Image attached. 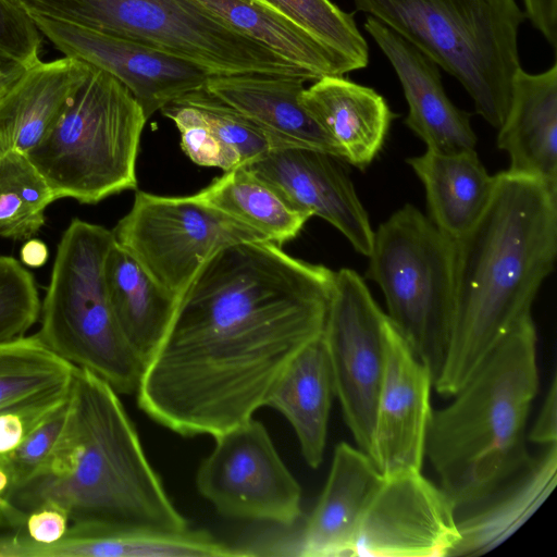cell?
Masks as SVG:
<instances>
[{
  "label": "cell",
  "instance_id": "cell-17",
  "mask_svg": "<svg viewBox=\"0 0 557 557\" xmlns=\"http://www.w3.org/2000/svg\"><path fill=\"white\" fill-rule=\"evenodd\" d=\"M364 29L392 64L408 104L405 124L428 150L450 153L474 149L470 115L457 108L442 84L438 66L388 27L368 16Z\"/></svg>",
  "mask_w": 557,
  "mask_h": 557
},
{
  "label": "cell",
  "instance_id": "cell-24",
  "mask_svg": "<svg viewBox=\"0 0 557 557\" xmlns=\"http://www.w3.org/2000/svg\"><path fill=\"white\" fill-rule=\"evenodd\" d=\"M76 367L36 334L0 344V454L20 419H46L67 400Z\"/></svg>",
  "mask_w": 557,
  "mask_h": 557
},
{
  "label": "cell",
  "instance_id": "cell-5",
  "mask_svg": "<svg viewBox=\"0 0 557 557\" xmlns=\"http://www.w3.org/2000/svg\"><path fill=\"white\" fill-rule=\"evenodd\" d=\"M455 77L488 124L507 114L521 67L518 35L525 14L516 0H352Z\"/></svg>",
  "mask_w": 557,
  "mask_h": 557
},
{
  "label": "cell",
  "instance_id": "cell-39",
  "mask_svg": "<svg viewBox=\"0 0 557 557\" xmlns=\"http://www.w3.org/2000/svg\"><path fill=\"white\" fill-rule=\"evenodd\" d=\"M527 440L543 446L557 444V382L555 375Z\"/></svg>",
  "mask_w": 557,
  "mask_h": 557
},
{
  "label": "cell",
  "instance_id": "cell-33",
  "mask_svg": "<svg viewBox=\"0 0 557 557\" xmlns=\"http://www.w3.org/2000/svg\"><path fill=\"white\" fill-rule=\"evenodd\" d=\"M178 98L200 112L223 150L230 170L246 165L273 149L269 138L250 120L205 87Z\"/></svg>",
  "mask_w": 557,
  "mask_h": 557
},
{
  "label": "cell",
  "instance_id": "cell-1",
  "mask_svg": "<svg viewBox=\"0 0 557 557\" xmlns=\"http://www.w3.org/2000/svg\"><path fill=\"white\" fill-rule=\"evenodd\" d=\"M334 278L271 240L219 250L146 362L139 408L182 436L213 437L252 418L292 360L322 336Z\"/></svg>",
  "mask_w": 557,
  "mask_h": 557
},
{
  "label": "cell",
  "instance_id": "cell-15",
  "mask_svg": "<svg viewBox=\"0 0 557 557\" xmlns=\"http://www.w3.org/2000/svg\"><path fill=\"white\" fill-rule=\"evenodd\" d=\"M431 371L392 324L386 329L385 367L369 457L382 476L421 471L431 419Z\"/></svg>",
  "mask_w": 557,
  "mask_h": 557
},
{
  "label": "cell",
  "instance_id": "cell-7",
  "mask_svg": "<svg viewBox=\"0 0 557 557\" xmlns=\"http://www.w3.org/2000/svg\"><path fill=\"white\" fill-rule=\"evenodd\" d=\"M146 121L131 91L91 66L60 119L27 157L57 199L96 205L137 187L136 159Z\"/></svg>",
  "mask_w": 557,
  "mask_h": 557
},
{
  "label": "cell",
  "instance_id": "cell-18",
  "mask_svg": "<svg viewBox=\"0 0 557 557\" xmlns=\"http://www.w3.org/2000/svg\"><path fill=\"white\" fill-rule=\"evenodd\" d=\"M381 480L369 455L345 442L337 444L324 488L287 545L288 554L354 556L360 521Z\"/></svg>",
  "mask_w": 557,
  "mask_h": 557
},
{
  "label": "cell",
  "instance_id": "cell-12",
  "mask_svg": "<svg viewBox=\"0 0 557 557\" xmlns=\"http://www.w3.org/2000/svg\"><path fill=\"white\" fill-rule=\"evenodd\" d=\"M388 322L357 272H335L322 339L345 422L367 455L385 367Z\"/></svg>",
  "mask_w": 557,
  "mask_h": 557
},
{
  "label": "cell",
  "instance_id": "cell-14",
  "mask_svg": "<svg viewBox=\"0 0 557 557\" xmlns=\"http://www.w3.org/2000/svg\"><path fill=\"white\" fill-rule=\"evenodd\" d=\"M37 27L65 57L101 70L122 83L148 120L178 97L203 88L208 69L144 44L32 15Z\"/></svg>",
  "mask_w": 557,
  "mask_h": 557
},
{
  "label": "cell",
  "instance_id": "cell-28",
  "mask_svg": "<svg viewBox=\"0 0 557 557\" xmlns=\"http://www.w3.org/2000/svg\"><path fill=\"white\" fill-rule=\"evenodd\" d=\"M104 276L117 323L146 364L163 338L180 298L158 285L115 240L107 256Z\"/></svg>",
  "mask_w": 557,
  "mask_h": 557
},
{
  "label": "cell",
  "instance_id": "cell-30",
  "mask_svg": "<svg viewBox=\"0 0 557 557\" xmlns=\"http://www.w3.org/2000/svg\"><path fill=\"white\" fill-rule=\"evenodd\" d=\"M195 196L281 246L310 218L245 165L225 172Z\"/></svg>",
  "mask_w": 557,
  "mask_h": 557
},
{
  "label": "cell",
  "instance_id": "cell-8",
  "mask_svg": "<svg viewBox=\"0 0 557 557\" xmlns=\"http://www.w3.org/2000/svg\"><path fill=\"white\" fill-rule=\"evenodd\" d=\"M30 15L127 38L214 74L312 73L231 28L191 0H15Z\"/></svg>",
  "mask_w": 557,
  "mask_h": 557
},
{
  "label": "cell",
  "instance_id": "cell-29",
  "mask_svg": "<svg viewBox=\"0 0 557 557\" xmlns=\"http://www.w3.org/2000/svg\"><path fill=\"white\" fill-rule=\"evenodd\" d=\"M51 556L76 557H236L245 549L205 530L163 531L145 528L77 530L67 528L50 546Z\"/></svg>",
  "mask_w": 557,
  "mask_h": 557
},
{
  "label": "cell",
  "instance_id": "cell-38",
  "mask_svg": "<svg viewBox=\"0 0 557 557\" xmlns=\"http://www.w3.org/2000/svg\"><path fill=\"white\" fill-rule=\"evenodd\" d=\"M70 525L66 515L55 507H40L28 513L14 531L39 544H52L62 539Z\"/></svg>",
  "mask_w": 557,
  "mask_h": 557
},
{
  "label": "cell",
  "instance_id": "cell-36",
  "mask_svg": "<svg viewBox=\"0 0 557 557\" xmlns=\"http://www.w3.org/2000/svg\"><path fill=\"white\" fill-rule=\"evenodd\" d=\"M161 113L172 120L181 134V146L188 158L198 165L215 166L230 171L226 157L212 137L200 112L180 98L164 106Z\"/></svg>",
  "mask_w": 557,
  "mask_h": 557
},
{
  "label": "cell",
  "instance_id": "cell-22",
  "mask_svg": "<svg viewBox=\"0 0 557 557\" xmlns=\"http://www.w3.org/2000/svg\"><path fill=\"white\" fill-rule=\"evenodd\" d=\"M91 66L65 57L39 60L0 97V151L27 154L50 132Z\"/></svg>",
  "mask_w": 557,
  "mask_h": 557
},
{
  "label": "cell",
  "instance_id": "cell-16",
  "mask_svg": "<svg viewBox=\"0 0 557 557\" xmlns=\"http://www.w3.org/2000/svg\"><path fill=\"white\" fill-rule=\"evenodd\" d=\"M338 160L319 150L283 147L271 149L245 166L275 188L295 209L332 224L356 251L368 257L374 231Z\"/></svg>",
  "mask_w": 557,
  "mask_h": 557
},
{
  "label": "cell",
  "instance_id": "cell-3",
  "mask_svg": "<svg viewBox=\"0 0 557 557\" xmlns=\"http://www.w3.org/2000/svg\"><path fill=\"white\" fill-rule=\"evenodd\" d=\"M557 253V190L508 171L455 243V305L449 344L433 386L454 396L492 350L531 318Z\"/></svg>",
  "mask_w": 557,
  "mask_h": 557
},
{
  "label": "cell",
  "instance_id": "cell-42",
  "mask_svg": "<svg viewBox=\"0 0 557 557\" xmlns=\"http://www.w3.org/2000/svg\"><path fill=\"white\" fill-rule=\"evenodd\" d=\"M23 71L13 72L10 74H0V97L9 89Z\"/></svg>",
  "mask_w": 557,
  "mask_h": 557
},
{
  "label": "cell",
  "instance_id": "cell-13",
  "mask_svg": "<svg viewBox=\"0 0 557 557\" xmlns=\"http://www.w3.org/2000/svg\"><path fill=\"white\" fill-rule=\"evenodd\" d=\"M459 532L446 492L408 471L382 480L360 521L354 556L449 557Z\"/></svg>",
  "mask_w": 557,
  "mask_h": 557
},
{
  "label": "cell",
  "instance_id": "cell-31",
  "mask_svg": "<svg viewBox=\"0 0 557 557\" xmlns=\"http://www.w3.org/2000/svg\"><path fill=\"white\" fill-rule=\"evenodd\" d=\"M57 199L27 154L0 151V237L27 240L46 223L47 208Z\"/></svg>",
  "mask_w": 557,
  "mask_h": 557
},
{
  "label": "cell",
  "instance_id": "cell-9",
  "mask_svg": "<svg viewBox=\"0 0 557 557\" xmlns=\"http://www.w3.org/2000/svg\"><path fill=\"white\" fill-rule=\"evenodd\" d=\"M368 257L388 319L435 381L454 319L455 243L407 203L380 224Z\"/></svg>",
  "mask_w": 557,
  "mask_h": 557
},
{
  "label": "cell",
  "instance_id": "cell-2",
  "mask_svg": "<svg viewBox=\"0 0 557 557\" xmlns=\"http://www.w3.org/2000/svg\"><path fill=\"white\" fill-rule=\"evenodd\" d=\"M40 507L62 510L77 530L183 531L177 510L150 465L119 393L76 368L61 433L40 468L0 500V525L20 528Z\"/></svg>",
  "mask_w": 557,
  "mask_h": 557
},
{
  "label": "cell",
  "instance_id": "cell-41",
  "mask_svg": "<svg viewBox=\"0 0 557 557\" xmlns=\"http://www.w3.org/2000/svg\"><path fill=\"white\" fill-rule=\"evenodd\" d=\"M21 262L26 268H40L46 264L49 258L47 245L37 238H29L24 242L20 251Z\"/></svg>",
  "mask_w": 557,
  "mask_h": 557
},
{
  "label": "cell",
  "instance_id": "cell-23",
  "mask_svg": "<svg viewBox=\"0 0 557 557\" xmlns=\"http://www.w3.org/2000/svg\"><path fill=\"white\" fill-rule=\"evenodd\" d=\"M301 101L331 136L343 159L366 169L380 152L396 116L373 88L344 76H323L305 88Z\"/></svg>",
  "mask_w": 557,
  "mask_h": 557
},
{
  "label": "cell",
  "instance_id": "cell-26",
  "mask_svg": "<svg viewBox=\"0 0 557 557\" xmlns=\"http://www.w3.org/2000/svg\"><path fill=\"white\" fill-rule=\"evenodd\" d=\"M333 396V374L321 336L292 360L265 401L290 423L301 455L313 469L323 461Z\"/></svg>",
  "mask_w": 557,
  "mask_h": 557
},
{
  "label": "cell",
  "instance_id": "cell-27",
  "mask_svg": "<svg viewBox=\"0 0 557 557\" xmlns=\"http://www.w3.org/2000/svg\"><path fill=\"white\" fill-rule=\"evenodd\" d=\"M231 28L272 50L285 60L323 76L356 71L347 58L262 0H191Z\"/></svg>",
  "mask_w": 557,
  "mask_h": 557
},
{
  "label": "cell",
  "instance_id": "cell-35",
  "mask_svg": "<svg viewBox=\"0 0 557 557\" xmlns=\"http://www.w3.org/2000/svg\"><path fill=\"white\" fill-rule=\"evenodd\" d=\"M42 34L33 16L15 0H0V74L37 63Z\"/></svg>",
  "mask_w": 557,
  "mask_h": 557
},
{
  "label": "cell",
  "instance_id": "cell-34",
  "mask_svg": "<svg viewBox=\"0 0 557 557\" xmlns=\"http://www.w3.org/2000/svg\"><path fill=\"white\" fill-rule=\"evenodd\" d=\"M41 300L35 277L17 259L0 255V344L26 336Z\"/></svg>",
  "mask_w": 557,
  "mask_h": 557
},
{
  "label": "cell",
  "instance_id": "cell-40",
  "mask_svg": "<svg viewBox=\"0 0 557 557\" xmlns=\"http://www.w3.org/2000/svg\"><path fill=\"white\" fill-rule=\"evenodd\" d=\"M524 14L546 39L557 48V0H523Z\"/></svg>",
  "mask_w": 557,
  "mask_h": 557
},
{
  "label": "cell",
  "instance_id": "cell-19",
  "mask_svg": "<svg viewBox=\"0 0 557 557\" xmlns=\"http://www.w3.org/2000/svg\"><path fill=\"white\" fill-rule=\"evenodd\" d=\"M306 82L298 76L214 74L205 88L250 120L273 148H307L343 159L339 147L301 101Z\"/></svg>",
  "mask_w": 557,
  "mask_h": 557
},
{
  "label": "cell",
  "instance_id": "cell-21",
  "mask_svg": "<svg viewBox=\"0 0 557 557\" xmlns=\"http://www.w3.org/2000/svg\"><path fill=\"white\" fill-rule=\"evenodd\" d=\"M497 147L509 156L511 174L557 190V63L542 73L520 67L498 128Z\"/></svg>",
  "mask_w": 557,
  "mask_h": 557
},
{
  "label": "cell",
  "instance_id": "cell-6",
  "mask_svg": "<svg viewBox=\"0 0 557 557\" xmlns=\"http://www.w3.org/2000/svg\"><path fill=\"white\" fill-rule=\"evenodd\" d=\"M114 240L101 225L70 222L57 246L36 335L61 359L131 395L145 364L124 336L107 290L104 265Z\"/></svg>",
  "mask_w": 557,
  "mask_h": 557
},
{
  "label": "cell",
  "instance_id": "cell-25",
  "mask_svg": "<svg viewBox=\"0 0 557 557\" xmlns=\"http://www.w3.org/2000/svg\"><path fill=\"white\" fill-rule=\"evenodd\" d=\"M407 163L422 182L430 219L454 243L478 221L494 189L474 149L442 153L428 150Z\"/></svg>",
  "mask_w": 557,
  "mask_h": 557
},
{
  "label": "cell",
  "instance_id": "cell-20",
  "mask_svg": "<svg viewBox=\"0 0 557 557\" xmlns=\"http://www.w3.org/2000/svg\"><path fill=\"white\" fill-rule=\"evenodd\" d=\"M557 444L530 459L482 497L456 508L459 540L449 557L482 555L512 535L556 485Z\"/></svg>",
  "mask_w": 557,
  "mask_h": 557
},
{
  "label": "cell",
  "instance_id": "cell-4",
  "mask_svg": "<svg viewBox=\"0 0 557 557\" xmlns=\"http://www.w3.org/2000/svg\"><path fill=\"white\" fill-rule=\"evenodd\" d=\"M532 317L483 360L446 407L432 410L424 458L455 509L482 497L531 457L527 423L539 389Z\"/></svg>",
  "mask_w": 557,
  "mask_h": 557
},
{
  "label": "cell",
  "instance_id": "cell-10",
  "mask_svg": "<svg viewBox=\"0 0 557 557\" xmlns=\"http://www.w3.org/2000/svg\"><path fill=\"white\" fill-rule=\"evenodd\" d=\"M112 233L158 285L178 298L219 250L268 240L195 195L165 197L146 191L136 193L131 210Z\"/></svg>",
  "mask_w": 557,
  "mask_h": 557
},
{
  "label": "cell",
  "instance_id": "cell-32",
  "mask_svg": "<svg viewBox=\"0 0 557 557\" xmlns=\"http://www.w3.org/2000/svg\"><path fill=\"white\" fill-rule=\"evenodd\" d=\"M262 1L347 58L357 70L368 66L369 47L357 27L355 12H345L331 0Z\"/></svg>",
  "mask_w": 557,
  "mask_h": 557
},
{
  "label": "cell",
  "instance_id": "cell-11",
  "mask_svg": "<svg viewBox=\"0 0 557 557\" xmlns=\"http://www.w3.org/2000/svg\"><path fill=\"white\" fill-rule=\"evenodd\" d=\"M196 485L221 516L290 529L301 519V487L265 426L250 418L215 436Z\"/></svg>",
  "mask_w": 557,
  "mask_h": 557
},
{
  "label": "cell",
  "instance_id": "cell-37",
  "mask_svg": "<svg viewBox=\"0 0 557 557\" xmlns=\"http://www.w3.org/2000/svg\"><path fill=\"white\" fill-rule=\"evenodd\" d=\"M66 403L36 426L14 449L0 455L9 470L10 487L27 480L47 459L63 428Z\"/></svg>",
  "mask_w": 557,
  "mask_h": 557
}]
</instances>
